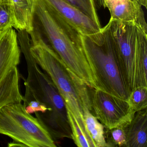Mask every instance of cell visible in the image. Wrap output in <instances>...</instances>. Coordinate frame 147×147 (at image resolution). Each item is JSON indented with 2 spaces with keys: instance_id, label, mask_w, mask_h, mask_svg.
<instances>
[{
  "instance_id": "obj_1",
  "label": "cell",
  "mask_w": 147,
  "mask_h": 147,
  "mask_svg": "<svg viewBox=\"0 0 147 147\" xmlns=\"http://www.w3.org/2000/svg\"><path fill=\"white\" fill-rule=\"evenodd\" d=\"M32 32L45 41L66 67L90 88L98 89L83 51L81 34L43 0H35Z\"/></svg>"
},
{
  "instance_id": "obj_2",
  "label": "cell",
  "mask_w": 147,
  "mask_h": 147,
  "mask_svg": "<svg viewBox=\"0 0 147 147\" xmlns=\"http://www.w3.org/2000/svg\"><path fill=\"white\" fill-rule=\"evenodd\" d=\"M20 45L26 61L28 71L24 82V104L35 101L47 108V113L38 120L46 127L54 140L71 138V128L64 100L49 76L41 70L34 60L31 52L30 42L24 40Z\"/></svg>"
},
{
  "instance_id": "obj_3",
  "label": "cell",
  "mask_w": 147,
  "mask_h": 147,
  "mask_svg": "<svg viewBox=\"0 0 147 147\" xmlns=\"http://www.w3.org/2000/svg\"><path fill=\"white\" fill-rule=\"evenodd\" d=\"M83 51L99 88L127 100L129 92L119 67L114 42L107 25L92 36L81 35Z\"/></svg>"
},
{
  "instance_id": "obj_4",
  "label": "cell",
  "mask_w": 147,
  "mask_h": 147,
  "mask_svg": "<svg viewBox=\"0 0 147 147\" xmlns=\"http://www.w3.org/2000/svg\"><path fill=\"white\" fill-rule=\"evenodd\" d=\"M32 55L36 63L48 74L64 100L67 109L74 116L86 136L90 147H94L85 126L83 107L78 89L66 65L49 45L39 37L31 39Z\"/></svg>"
},
{
  "instance_id": "obj_5",
  "label": "cell",
  "mask_w": 147,
  "mask_h": 147,
  "mask_svg": "<svg viewBox=\"0 0 147 147\" xmlns=\"http://www.w3.org/2000/svg\"><path fill=\"white\" fill-rule=\"evenodd\" d=\"M107 25L114 42L119 67L129 94L138 87H147V77L143 72L140 61L138 33L141 27L134 22L111 18Z\"/></svg>"
},
{
  "instance_id": "obj_6",
  "label": "cell",
  "mask_w": 147,
  "mask_h": 147,
  "mask_svg": "<svg viewBox=\"0 0 147 147\" xmlns=\"http://www.w3.org/2000/svg\"><path fill=\"white\" fill-rule=\"evenodd\" d=\"M0 134L11 138L22 147L57 146L46 127L26 111L22 102L8 104L0 109Z\"/></svg>"
},
{
  "instance_id": "obj_7",
  "label": "cell",
  "mask_w": 147,
  "mask_h": 147,
  "mask_svg": "<svg viewBox=\"0 0 147 147\" xmlns=\"http://www.w3.org/2000/svg\"><path fill=\"white\" fill-rule=\"evenodd\" d=\"M92 112L107 129L129 123L136 112L127 100L89 88Z\"/></svg>"
},
{
  "instance_id": "obj_8",
  "label": "cell",
  "mask_w": 147,
  "mask_h": 147,
  "mask_svg": "<svg viewBox=\"0 0 147 147\" xmlns=\"http://www.w3.org/2000/svg\"><path fill=\"white\" fill-rule=\"evenodd\" d=\"M82 35L92 36L99 32L102 27L92 20L63 0H43Z\"/></svg>"
},
{
  "instance_id": "obj_9",
  "label": "cell",
  "mask_w": 147,
  "mask_h": 147,
  "mask_svg": "<svg viewBox=\"0 0 147 147\" xmlns=\"http://www.w3.org/2000/svg\"><path fill=\"white\" fill-rule=\"evenodd\" d=\"M101 6L106 7L111 18L134 22L147 33V24L142 6L136 0H101Z\"/></svg>"
},
{
  "instance_id": "obj_10",
  "label": "cell",
  "mask_w": 147,
  "mask_h": 147,
  "mask_svg": "<svg viewBox=\"0 0 147 147\" xmlns=\"http://www.w3.org/2000/svg\"><path fill=\"white\" fill-rule=\"evenodd\" d=\"M18 34L12 28L0 34V82L20 63Z\"/></svg>"
},
{
  "instance_id": "obj_11",
  "label": "cell",
  "mask_w": 147,
  "mask_h": 147,
  "mask_svg": "<svg viewBox=\"0 0 147 147\" xmlns=\"http://www.w3.org/2000/svg\"><path fill=\"white\" fill-rule=\"evenodd\" d=\"M126 147H147V109L135 113L125 127Z\"/></svg>"
},
{
  "instance_id": "obj_12",
  "label": "cell",
  "mask_w": 147,
  "mask_h": 147,
  "mask_svg": "<svg viewBox=\"0 0 147 147\" xmlns=\"http://www.w3.org/2000/svg\"><path fill=\"white\" fill-rule=\"evenodd\" d=\"M13 18V27L26 31L29 35L33 29L35 0H9Z\"/></svg>"
},
{
  "instance_id": "obj_13",
  "label": "cell",
  "mask_w": 147,
  "mask_h": 147,
  "mask_svg": "<svg viewBox=\"0 0 147 147\" xmlns=\"http://www.w3.org/2000/svg\"><path fill=\"white\" fill-rule=\"evenodd\" d=\"M20 74L18 67L13 69L0 82V109L8 104L23 100L20 90Z\"/></svg>"
},
{
  "instance_id": "obj_14",
  "label": "cell",
  "mask_w": 147,
  "mask_h": 147,
  "mask_svg": "<svg viewBox=\"0 0 147 147\" xmlns=\"http://www.w3.org/2000/svg\"><path fill=\"white\" fill-rule=\"evenodd\" d=\"M83 111L86 129L94 147H107L103 125L92 113L91 107L83 105Z\"/></svg>"
},
{
  "instance_id": "obj_15",
  "label": "cell",
  "mask_w": 147,
  "mask_h": 147,
  "mask_svg": "<svg viewBox=\"0 0 147 147\" xmlns=\"http://www.w3.org/2000/svg\"><path fill=\"white\" fill-rule=\"evenodd\" d=\"M79 9L101 27L97 13L95 0H63Z\"/></svg>"
},
{
  "instance_id": "obj_16",
  "label": "cell",
  "mask_w": 147,
  "mask_h": 147,
  "mask_svg": "<svg viewBox=\"0 0 147 147\" xmlns=\"http://www.w3.org/2000/svg\"><path fill=\"white\" fill-rule=\"evenodd\" d=\"M127 100L136 112L147 109V87L139 86L134 89L130 93Z\"/></svg>"
},
{
  "instance_id": "obj_17",
  "label": "cell",
  "mask_w": 147,
  "mask_h": 147,
  "mask_svg": "<svg viewBox=\"0 0 147 147\" xmlns=\"http://www.w3.org/2000/svg\"><path fill=\"white\" fill-rule=\"evenodd\" d=\"M13 25L12 11L9 0H0V34Z\"/></svg>"
},
{
  "instance_id": "obj_18",
  "label": "cell",
  "mask_w": 147,
  "mask_h": 147,
  "mask_svg": "<svg viewBox=\"0 0 147 147\" xmlns=\"http://www.w3.org/2000/svg\"><path fill=\"white\" fill-rule=\"evenodd\" d=\"M68 119L71 130V138L79 147H90L86 136L77 124L73 114L67 110Z\"/></svg>"
},
{
  "instance_id": "obj_19",
  "label": "cell",
  "mask_w": 147,
  "mask_h": 147,
  "mask_svg": "<svg viewBox=\"0 0 147 147\" xmlns=\"http://www.w3.org/2000/svg\"><path fill=\"white\" fill-rule=\"evenodd\" d=\"M127 124L107 129V139H106V142L107 147L125 146V127Z\"/></svg>"
},
{
  "instance_id": "obj_20",
  "label": "cell",
  "mask_w": 147,
  "mask_h": 147,
  "mask_svg": "<svg viewBox=\"0 0 147 147\" xmlns=\"http://www.w3.org/2000/svg\"><path fill=\"white\" fill-rule=\"evenodd\" d=\"M142 7H144L145 8L147 7V0H136Z\"/></svg>"
},
{
  "instance_id": "obj_21",
  "label": "cell",
  "mask_w": 147,
  "mask_h": 147,
  "mask_svg": "<svg viewBox=\"0 0 147 147\" xmlns=\"http://www.w3.org/2000/svg\"><path fill=\"white\" fill-rule=\"evenodd\" d=\"M96 1V4L98 5L101 6V0H95Z\"/></svg>"
}]
</instances>
